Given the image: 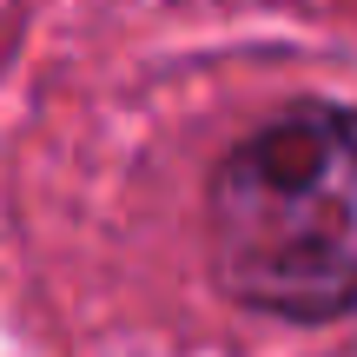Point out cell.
<instances>
[{
  "mask_svg": "<svg viewBox=\"0 0 357 357\" xmlns=\"http://www.w3.org/2000/svg\"><path fill=\"white\" fill-rule=\"evenodd\" d=\"M205 238L225 298L291 324L357 311V113L291 106L218 166Z\"/></svg>",
  "mask_w": 357,
  "mask_h": 357,
  "instance_id": "6da1fadb",
  "label": "cell"
}]
</instances>
